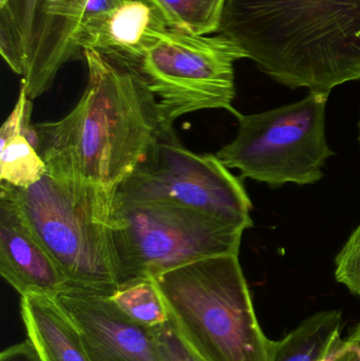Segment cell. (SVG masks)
I'll return each instance as SVG.
<instances>
[{
    "instance_id": "obj_18",
    "label": "cell",
    "mask_w": 360,
    "mask_h": 361,
    "mask_svg": "<svg viewBox=\"0 0 360 361\" xmlns=\"http://www.w3.org/2000/svg\"><path fill=\"white\" fill-rule=\"evenodd\" d=\"M335 264L336 280L360 297V225L336 257Z\"/></svg>"
},
{
    "instance_id": "obj_9",
    "label": "cell",
    "mask_w": 360,
    "mask_h": 361,
    "mask_svg": "<svg viewBox=\"0 0 360 361\" xmlns=\"http://www.w3.org/2000/svg\"><path fill=\"white\" fill-rule=\"evenodd\" d=\"M89 0H0V52L32 101L84 59L78 32Z\"/></svg>"
},
{
    "instance_id": "obj_21",
    "label": "cell",
    "mask_w": 360,
    "mask_h": 361,
    "mask_svg": "<svg viewBox=\"0 0 360 361\" xmlns=\"http://www.w3.org/2000/svg\"><path fill=\"white\" fill-rule=\"evenodd\" d=\"M0 361H42L37 352L34 349L29 341H23L18 345L6 348L1 352Z\"/></svg>"
},
{
    "instance_id": "obj_20",
    "label": "cell",
    "mask_w": 360,
    "mask_h": 361,
    "mask_svg": "<svg viewBox=\"0 0 360 361\" xmlns=\"http://www.w3.org/2000/svg\"><path fill=\"white\" fill-rule=\"evenodd\" d=\"M334 361H360V322L348 338L342 341Z\"/></svg>"
},
{
    "instance_id": "obj_7",
    "label": "cell",
    "mask_w": 360,
    "mask_h": 361,
    "mask_svg": "<svg viewBox=\"0 0 360 361\" xmlns=\"http://www.w3.org/2000/svg\"><path fill=\"white\" fill-rule=\"evenodd\" d=\"M247 59L238 44L222 34L192 35L165 29L132 68L158 99L163 118H177L207 109H225L238 116L235 68Z\"/></svg>"
},
{
    "instance_id": "obj_1",
    "label": "cell",
    "mask_w": 360,
    "mask_h": 361,
    "mask_svg": "<svg viewBox=\"0 0 360 361\" xmlns=\"http://www.w3.org/2000/svg\"><path fill=\"white\" fill-rule=\"evenodd\" d=\"M84 59L82 97L61 120L33 124L35 148L50 175L116 189L173 125L132 68L92 50Z\"/></svg>"
},
{
    "instance_id": "obj_3",
    "label": "cell",
    "mask_w": 360,
    "mask_h": 361,
    "mask_svg": "<svg viewBox=\"0 0 360 361\" xmlns=\"http://www.w3.org/2000/svg\"><path fill=\"white\" fill-rule=\"evenodd\" d=\"M0 190L14 201L66 286L106 296L118 292L112 238L116 189L46 173L31 186L0 183Z\"/></svg>"
},
{
    "instance_id": "obj_2",
    "label": "cell",
    "mask_w": 360,
    "mask_h": 361,
    "mask_svg": "<svg viewBox=\"0 0 360 361\" xmlns=\"http://www.w3.org/2000/svg\"><path fill=\"white\" fill-rule=\"evenodd\" d=\"M218 33L289 88L360 82V0H225Z\"/></svg>"
},
{
    "instance_id": "obj_4",
    "label": "cell",
    "mask_w": 360,
    "mask_h": 361,
    "mask_svg": "<svg viewBox=\"0 0 360 361\" xmlns=\"http://www.w3.org/2000/svg\"><path fill=\"white\" fill-rule=\"evenodd\" d=\"M169 319L204 361H268L239 255L209 257L151 278Z\"/></svg>"
},
{
    "instance_id": "obj_22",
    "label": "cell",
    "mask_w": 360,
    "mask_h": 361,
    "mask_svg": "<svg viewBox=\"0 0 360 361\" xmlns=\"http://www.w3.org/2000/svg\"><path fill=\"white\" fill-rule=\"evenodd\" d=\"M126 1L127 0H89L82 21L112 12Z\"/></svg>"
},
{
    "instance_id": "obj_19",
    "label": "cell",
    "mask_w": 360,
    "mask_h": 361,
    "mask_svg": "<svg viewBox=\"0 0 360 361\" xmlns=\"http://www.w3.org/2000/svg\"><path fill=\"white\" fill-rule=\"evenodd\" d=\"M151 333L163 361H204L184 341L170 319Z\"/></svg>"
},
{
    "instance_id": "obj_17",
    "label": "cell",
    "mask_w": 360,
    "mask_h": 361,
    "mask_svg": "<svg viewBox=\"0 0 360 361\" xmlns=\"http://www.w3.org/2000/svg\"><path fill=\"white\" fill-rule=\"evenodd\" d=\"M110 298L128 319L146 330L160 328L169 322L166 305L152 279L122 286Z\"/></svg>"
},
{
    "instance_id": "obj_14",
    "label": "cell",
    "mask_w": 360,
    "mask_h": 361,
    "mask_svg": "<svg viewBox=\"0 0 360 361\" xmlns=\"http://www.w3.org/2000/svg\"><path fill=\"white\" fill-rule=\"evenodd\" d=\"M32 109V99L21 86L14 109L0 129V183L27 187L46 175V164L35 148Z\"/></svg>"
},
{
    "instance_id": "obj_13",
    "label": "cell",
    "mask_w": 360,
    "mask_h": 361,
    "mask_svg": "<svg viewBox=\"0 0 360 361\" xmlns=\"http://www.w3.org/2000/svg\"><path fill=\"white\" fill-rule=\"evenodd\" d=\"M20 315L29 341L42 361H92L75 324L55 297L21 296Z\"/></svg>"
},
{
    "instance_id": "obj_23",
    "label": "cell",
    "mask_w": 360,
    "mask_h": 361,
    "mask_svg": "<svg viewBox=\"0 0 360 361\" xmlns=\"http://www.w3.org/2000/svg\"><path fill=\"white\" fill-rule=\"evenodd\" d=\"M84 338V337H82ZM85 347H86L87 351H88L89 356H90L91 360L92 361H118L116 358L110 356L109 354L106 353L103 350L99 348L95 347L92 343H89L88 341L84 338Z\"/></svg>"
},
{
    "instance_id": "obj_12",
    "label": "cell",
    "mask_w": 360,
    "mask_h": 361,
    "mask_svg": "<svg viewBox=\"0 0 360 361\" xmlns=\"http://www.w3.org/2000/svg\"><path fill=\"white\" fill-rule=\"evenodd\" d=\"M167 25L146 0H127L112 12L82 21L78 44L125 65L141 59Z\"/></svg>"
},
{
    "instance_id": "obj_16",
    "label": "cell",
    "mask_w": 360,
    "mask_h": 361,
    "mask_svg": "<svg viewBox=\"0 0 360 361\" xmlns=\"http://www.w3.org/2000/svg\"><path fill=\"white\" fill-rule=\"evenodd\" d=\"M169 29L192 35L218 33L225 0H146Z\"/></svg>"
},
{
    "instance_id": "obj_10",
    "label": "cell",
    "mask_w": 360,
    "mask_h": 361,
    "mask_svg": "<svg viewBox=\"0 0 360 361\" xmlns=\"http://www.w3.org/2000/svg\"><path fill=\"white\" fill-rule=\"evenodd\" d=\"M82 337L118 361H163L151 331L137 326L110 296L65 286L55 297Z\"/></svg>"
},
{
    "instance_id": "obj_15",
    "label": "cell",
    "mask_w": 360,
    "mask_h": 361,
    "mask_svg": "<svg viewBox=\"0 0 360 361\" xmlns=\"http://www.w3.org/2000/svg\"><path fill=\"white\" fill-rule=\"evenodd\" d=\"M340 311L314 314L280 341H271L268 361H334L344 341Z\"/></svg>"
},
{
    "instance_id": "obj_5",
    "label": "cell",
    "mask_w": 360,
    "mask_h": 361,
    "mask_svg": "<svg viewBox=\"0 0 360 361\" xmlns=\"http://www.w3.org/2000/svg\"><path fill=\"white\" fill-rule=\"evenodd\" d=\"M113 238L118 288L209 257L240 252L244 229L169 202L116 197Z\"/></svg>"
},
{
    "instance_id": "obj_6",
    "label": "cell",
    "mask_w": 360,
    "mask_h": 361,
    "mask_svg": "<svg viewBox=\"0 0 360 361\" xmlns=\"http://www.w3.org/2000/svg\"><path fill=\"white\" fill-rule=\"evenodd\" d=\"M327 93L310 92L302 101L261 114H239L238 135L216 154L242 179L272 188L287 183L310 185L323 178L334 156L325 135Z\"/></svg>"
},
{
    "instance_id": "obj_11",
    "label": "cell",
    "mask_w": 360,
    "mask_h": 361,
    "mask_svg": "<svg viewBox=\"0 0 360 361\" xmlns=\"http://www.w3.org/2000/svg\"><path fill=\"white\" fill-rule=\"evenodd\" d=\"M0 274L20 296L56 297L67 281L21 216L0 190Z\"/></svg>"
},
{
    "instance_id": "obj_24",
    "label": "cell",
    "mask_w": 360,
    "mask_h": 361,
    "mask_svg": "<svg viewBox=\"0 0 360 361\" xmlns=\"http://www.w3.org/2000/svg\"><path fill=\"white\" fill-rule=\"evenodd\" d=\"M359 130H360V122H359ZM359 142H360V131H359Z\"/></svg>"
},
{
    "instance_id": "obj_8",
    "label": "cell",
    "mask_w": 360,
    "mask_h": 361,
    "mask_svg": "<svg viewBox=\"0 0 360 361\" xmlns=\"http://www.w3.org/2000/svg\"><path fill=\"white\" fill-rule=\"evenodd\" d=\"M127 201L169 202L242 229L253 226L251 199L240 179L213 154L184 147L173 126L165 129L128 178L116 187Z\"/></svg>"
}]
</instances>
